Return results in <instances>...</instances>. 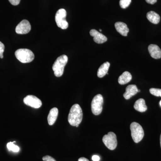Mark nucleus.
<instances>
[{
  "mask_svg": "<svg viewBox=\"0 0 161 161\" xmlns=\"http://www.w3.org/2000/svg\"><path fill=\"white\" fill-rule=\"evenodd\" d=\"M146 1L147 3L153 5V4H154V3H156L157 0H146Z\"/></svg>",
  "mask_w": 161,
  "mask_h": 161,
  "instance_id": "26",
  "label": "nucleus"
},
{
  "mask_svg": "<svg viewBox=\"0 0 161 161\" xmlns=\"http://www.w3.org/2000/svg\"><path fill=\"white\" fill-rule=\"evenodd\" d=\"M83 118L82 109L79 104H75L71 108L68 115V122L71 125L78 127Z\"/></svg>",
  "mask_w": 161,
  "mask_h": 161,
  "instance_id": "1",
  "label": "nucleus"
},
{
  "mask_svg": "<svg viewBox=\"0 0 161 161\" xmlns=\"http://www.w3.org/2000/svg\"><path fill=\"white\" fill-rule=\"evenodd\" d=\"M115 26L116 31L122 36H127L130 30L125 23L121 22H116L115 23Z\"/></svg>",
  "mask_w": 161,
  "mask_h": 161,
  "instance_id": "13",
  "label": "nucleus"
},
{
  "mask_svg": "<svg viewBox=\"0 0 161 161\" xmlns=\"http://www.w3.org/2000/svg\"><path fill=\"white\" fill-rule=\"evenodd\" d=\"M148 50L152 58L155 59L161 58V50L158 45L150 44L148 47Z\"/></svg>",
  "mask_w": 161,
  "mask_h": 161,
  "instance_id": "11",
  "label": "nucleus"
},
{
  "mask_svg": "<svg viewBox=\"0 0 161 161\" xmlns=\"http://www.w3.org/2000/svg\"><path fill=\"white\" fill-rule=\"evenodd\" d=\"M103 142L106 147L110 150H115L117 147V138L114 132H110L108 134L104 136Z\"/></svg>",
  "mask_w": 161,
  "mask_h": 161,
  "instance_id": "7",
  "label": "nucleus"
},
{
  "mask_svg": "<svg viewBox=\"0 0 161 161\" xmlns=\"http://www.w3.org/2000/svg\"><path fill=\"white\" fill-rule=\"evenodd\" d=\"M90 34L92 36L94 37V40L95 43L101 44L106 42L108 40L106 36L96 30H91Z\"/></svg>",
  "mask_w": 161,
  "mask_h": 161,
  "instance_id": "10",
  "label": "nucleus"
},
{
  "mask_svg": "<svg viewBox=\"0 0 161 161\" xmlns=\"http://www.w3.org/2000/svg\"><path fill=\"white\" fill-rule=\"evenodd\" d=\"M160 145H161V134L160 136Z\"/></svg>",
  "mask_w": 161,
  "mask_h": 161,
  "instance_id": "28",
  "label": "nucleus"
},
{
  "mask_svg": "<svg viewBox=\"0 0 161 161\" xmlns=\"http://www.w3.org/2000/svg\"><path fill=\"white\" fill-rule=\"evenodd\" d=\"M138 89L135 85H130L128 86L126 88V92L124 93L123 96L126 99H130L132 96L137 94Z\"/></svg>",
  "mask_w": 161,
  "mask_h": 161,
  "instance_id": "12",
  "label": "nucleus"
},
{
  "mask_svg": "<svg viewBox=\"0 0 161 161\" xmlns=\"http://www.w3.org/2000/svg\"><path fill=\"white\" fill-rule=\"evenodd\" d=\"M132 79V75H131L130 72L125 71L124 72L119 76L118 78V82L120 85L126 84L130 82Z\"/></svg>",
  "mask_w": 161,
  "mask_h": 161,
  "instance_id": "17",
  "label": "nucleus"
},
{
  "mask_svg": "<svg viewBox=\"0 0 161 161\" xmlns=\"http://www.w3.org/2000/svg\"><path fill=\"white\" fill-rule=\"evenodd\" d=\"M9 1L13 6H17L20 2V0H9Z\"/></svg>",
  "mask_w": 161,
  "mask_h": 161,
  "instance_id": "24",
  "label": "nucleus"
},
{
  "mask_svg": "<svg viewBox=\"0 0 161 161\" xmlns=\"http://www.w3.org/2000/svg\"><path fill=\"white\" fill-rule=\"evenodd\" d=\"M103 98L100 94L96 95L92 101V111L95 115H97L101 114L103 110Z\"/></svg>",
  "mask_w": 161,
  "mask_h": 161,
  "instance_id": "6",
  "label": "nucleus"
},
{
  "mask_svg": "<svg viewBox=\"0 0 161 161\" xmlns=\"http://www.w3.org/2000/svg\"><path fill=\"white\" fill-rule=\"evenodd\" d=\"M100 157L98 155H93L92 157V160L93 161H99L100 160Z\"/></svg>",
  "mask_w": 161,
  "mask_h": 161,
  "instance_id": "25",
  "label": "nucleus"
},
{
  "mask_svg": "<svg viewBox=\"0 0 161 161\" xmlns=\"http://www.w3.org/2000/svg\"><path fill=\"white\" fill-rule=\"evenodd\" d=\"M15 142H10L7 144V147L9 151H12L14 152H18L19 151V148L18 146L14 145V143Z\"/></svg>",
  "mask_w": 161,
  "mask_h": 161,
  "instance_id": "19",
  "label": "nucleus"
},
{
  "mask_svg": "<svg viewBox=\"0 0 161 161\" xmlns=\"http://www.w3.org/2000/svg\"><path fill=\"white\" fill-rule=\"evenodd\" d=\"M132 0H120L119 5L122 9H126L130 6Z\"/></svg>",
  "mask_w": 161,
  "mask_h": 161,
  "instance_id": "20",
  "label": "nucleus"
},
{
  "mask_svg": "<svg viewBox=\"0 0 161 161\" xmlns=\"http://www.w3.org/2000/svg\"><path fill=\"white\" fill-rule=\"evenodd\" d=\"M67 13L64 9H60L57 11L55 15V21L57 26L62 29H66L69 24L66 20Z\"/></svg>",
  "mask_w": 161,
  "mask_h": 161,
  "instance_id": "5",
  "label": "nucleus"
},
{
  "mask_svg": "<svg viewBox=\"0 0 161 161\" xmlns=\"http://www.w3.org/2000/svg\"><path fill=\"white\" fill-rule=\"evenodd\" d=\"M99 31H102V30L101 29H99Z\"/></svg>",
  "mask_w": 161,
  "mask_h": 161,
  "instance_id": "30",
  "label": "nucleus"
},
{
  "mask_svg": "<svg viewBox=\"0 0 161 161\" xmlns=\"http://www.w3.org/2000/svg\"><path fill=\"white\" fill-rule=\"evenodd\" d=\"M43 161H56L54 158L48 155L43 157Z\"/></svg>",
  "mask_w": 161,
  "mask_h": 161,
  "instance_id": "23",
  "label": "nucleus"
},
{
  "mask_svg": "<svg viewBox=\"0 0 161 161\" xmlns=\"http://www.w3.org/2000/svg\"><path fill=\"white\" fill-rule=\"evenodd\" d=\"M68 58L65 55H61L57 58L53 66L55 76L60 77L63 75L64 67L67 63Z\"/></svg>",
  "mask_w": 161,
  "mask_h": 161,
  "instance_id": "2",
  "label": "nucleus"
},
{
  "mask_svg": "<svg viewBox=\"0 0 161 161\" xmlns=\"http://www.w3.org/2000/svg\"><path fill=\"white\" fill-rule=\"evenodd\" d=\"M58 115V109L57 108H54L50 111L47 116V121L50 125H53L55 123Z\"/></svg>",
  "mask_w": 161,
  "mask_h": 161,
  "instance_id": "14",
  "label": "nucleus"
},
{
  "mask_svg": "<svg viewBox=\"0 0 161 161\" xmlns=\"http://www.w3.org/2000/svg\"><path fill=\"white\" fill-rule=\"evenodd\" d=\"M16 58L23 63L31 62L35 58L33 53L30 50L26 48H21L16 51L15 53Z\"/></svg>",
  "mask_w": 161,
  "mask_h": 161,
  "instance_id": "3",
  "label": "nucleus"
},
{
  "mask_svg": "<svg viewBox=\"0 0 161 161\" xmlns=\"http://www.w3.org/2000/svg\"><path fill=\"white\" fill-rule=\"evenodd\" d=\"M134 108L138 112H143L147 110V107L146 105L145 101L143 98H140L136 100L134 105Z\"/></svg>",
  "mask_w": 161,
  "mask_h": 161,
  "instance_id": "15",
  "label": "nucleus"
},
{
  "mask_svg": "<svg viewBox=\"0 0 161 161\" xmlns=\"http://www.w3.org/2000/svg\"><path fill=\"white\" fill-rule=\"evenodd\" d=\"M78 161H89L88 159L85 158L84 157H81L80 158H79Z\"/></svg>",
  "mask_w": 161,
  "mask_h": 161,
  "instance_id": "27",
  "label": "nucleus"
},
{
  "mask_svg": "<svg viewBox=\"0 0 161 161\" xmlns=\"http://www.w3.org/2000/svg\"><path fill=\"white\" fill-rule=\"evenodd\" d=\"M23 102L28 106L35 108H39L42 106L41 101L34 95H29L23 99Z\"/></svg>",
  "mask_w": 161,
  "mask_h": 161,
  "instance_id": "8",
  "label": "nucleus"
},
{
  "mask_svg": "<svg viewBox=\"0 0 161 161\" xmlns=\"http://www.w3.org/2000/svg\"><path fill=\"white\" fill-rule=\"evenodd\" d=\"M110 65L109 62H106L101 65L97 72V76L98 78H102L108 74Z\"/></svg>",
  "mask_w": 161,
  "mask_h": 161,
  "instance_id": "16",
  "label": "nucleus"
},
{
  "mask_svg": "<svg viewBox=\"0 0 161 161\" xmlns=\"http://www.w3.org/2000/svg\"><path fill=\"white\" fill-rule=\"evenodd\" d=\"M147 17L148 20L153 24H158L160 20V16L154 11L149 12L147 14Z\"/></svg>",
  "mask_w": 161,
  "mask_h": 161,
  "instance_id": "18",
  "label": "nucleus"
},
{
  "mask_svg": "<svg viewBox=\"0 0 161 161\" xmlns=\"http://www.w3.org/2000/svg\"><path fill=\"white\" fill-rule=\"evenodd\" d=\"M160 105L161 107V100L160 101Z\"/></svg>",
  "mask_w": 161,
  "mask_h": 161,
  "instance_id": "29",
  "label": "nucleus"
},
{
  "mask_svg": "<svg viewBox=\"0 0 161 161\" xmlns=\"http://www.w3.org/2000/svg\"><path fill=\"white\" fill-rule=\"evenodd\" d=\"M4 50H5V46L4 44L3 43L0 41V58H3V53L4 52Z\"/></svg>",
  "mask_w": 161,
  "mask_h": 161,
  "instance_id": "22",
  "label": "nucleus"
},
{
  "mask_svg": "<svg viewBox=\"0 0 161 161\" xmlns=\"http://www.w3.org/2000/svg\"><path fill=\"white\" fill-rule=\"evenodd\" d=\"M31 30V25L27 20H23L17 26L15 31L18 34L24 35L28 33Z\"/></svg>",
  "mask_w": 161,
  "mask_h": 161,
  "instance_id": "9",
  "label": "nucleus"
},
{
  "mask_svg": "<svg viewBox=\"0 0 161 161\" xmlns=\"http://www.w3.org/2000/svg\"><path fill=\"white\" fill-rule=\"evenodd\" d=\"M131 136L133 141L136 143L142 140L144 136V132L142 127L140 124L132 122L130 125Z\"/></svg>",
  "mask_w": 161,
  "mask_h": 161,
  "instance_id": "4",
  "label": "nucleus"
},
{
  "mask_svg": "<svg viewBox=\"0 0 161 161\" xmlns=\"http://www.w3.org/2000/svg\"><path fill=\"white\" fill-rule=\"evenodd\" d=\"M150 93L155 96L161 97V89L157 88H151L150 90Z\"/></svg>",
  "mask_w": 161,
  "mask_h": 161,
  "instance_id": "21",
  "label": "nucleus"
}]
</instances>
